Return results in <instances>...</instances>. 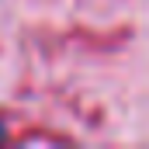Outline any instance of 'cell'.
<instances>
[{"mask_svg": "<svg viewBox=\"0 0 149 149\" xmlns=\"http://www.w3.org/2000/svg\"><path fill=\"white\" fill-rule=\"evenodd\" d=\"M56 142H73V135L0 111V146H56Z\"/></svg>", "mask_w": 149, "mask_h": 149, "instance_id": "cell-1", "label": "cell"}]
</instances>
